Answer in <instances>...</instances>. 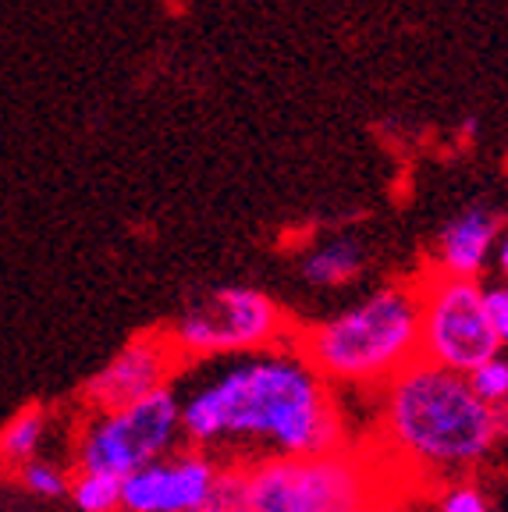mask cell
Segmentation results:
<instances>
[{
  "label": "cell",
  "mask_w": 508,
  "mask_h": 512,
  "mask_svg": "<svg viewBox=\"0 0 508 512\" xmlns=\"http://www.w3.org/2000/svg\"><path fill=\"white\" fill-rule=\"evenodd\" d=\"M182 434V395L167 384L111 409H89L75 438V466L128 477L139 466L175 452Z\"/></svg>",
  "instance_id": "cell-6"
},
{
  "label": "cell",
  "mask_w": 508,
  "mask_h": 512,
  "mask_svg": "<svg viewBox=\"0 0 508 512\" xmlns=\"http://www.w3.org/2000/svg\"><path fill=\"white\" fill-rule=\"evenodd\" d=\"M196 512H249L246 505H242V491H239V470H235V463L224 466V477H221V491H217V498L210 505H203V509Z\"/></svg>",
  "instance_id": "cell-17"
},
{
  "label": "cell",
  "mask_w": 508,
  "mask_h": 512,
  "mask_svg": "<svg viewBox=\"0 0 508 512\" xmlns=\"http://www.w3.org/2000/svg\"><path fill=\"white\" fill-rule=\"evenodd\" d=\"M494 424H498V438L505 441L508 438V399L494 406Z\"/></svg>",
  "instance_id": "cell-20"
},
{
  "label": "cell",
  "mask_w": 508,
  "mask_h": 512,
  "mask_svg": "<svg viewBox=\"0 0 508 512\" xmlns=\"http://www.w3.org/2000/svg\"><path fill=\"white\" fill-rule=\"evenodd\" d=\"M377 438L398 470L427 484H448L484 466L498 445L494 409L469 388L466 374L413 360L381 388Z\"/></svg>",
  "instance_id": "cell-2"
},
{
  "label": "cell",
  "mask_w": 508,
  "mask_h": 512,
  "mask_svg": "<svg viewBox=\"0 0 508 512\" xmlns=\"http://www.w3.org/2000/svg\"><path fill=\"white\" fill-rule=\"evenodd\" d=\"M484 292H487V313H491L494 335H498L501 349L508 352V281L484 288Z\"/></svg>",
  "instance_id": "cell-18"
},
{
  "label": "cell",
  "mask_w": 508,
  "mask_h": 512,
  "mask_svg": "<svg viewBox=\"0 0 508 512\" xmlns=\"http://www.w3.org/2000/svg\"><path fill=\"white\" fill-rule=\"evenodd\" d=\"M469 388L487 402V406H498V402L508 399V352H494L491 360H484L480 367H473L466 374Z\"/></svg>",
  "instance_id": "cell-14"
},
{
  "label": "cell",
  "mask_w": 508,
  "mask_h": 512,
  "mask_svg": "<svg viewBox=\"0 0 508 512\" xmlns=\"http://www.w3.org/2000/svg\"><path fill=\"white\" fill-rule=\"evenodd\" d=\"M366 267V249L352 235H338V239H327L320 246H313L310 253L299 260L302 278L317 288H338L349 285L359 278V271Z\"/></svg>",
  "instance_id": "cell-11"
},
{
  "label": "cell",
  "mask_w": 508,
  "mask_h": 512,
  "mask_svg": "<svg viewBox=\"0 0 508 512\" xmlns=\"http://www.w3.org/2000/svg\"><path fill=\"white\" fill-rule=\"evenodd\" d=\"M189 445L228 452L239 463L260 456H313L349 445L331 384L295 345L246 352L182 395Z\"/></svg>",
  "instance_id": "cell-1"
},
{
  "label": "cell",
  "mask_w": 508,
  "mask_h": 512,
  "mask_svg": "<svg viewBox=\"0 0 508 512\" xmlns=\"http://www.w3.org/2000/svg\"><path fill=\"white\" fill-rule=\"evenodd\" d=\"M477 132H480V121L477 118H466V121H462V128H459V143L469 146L473 139H477Z\"/></svg>",
  "instance_id": "cell-21"
},
{
  "label": "cell",
  "mask_w": 508,
  "mask_h": 512,
  "mask_svg": "<svg viewBox=\"0 0 508 512\" xmlns=\"http://www.w3.org/2000/svg\"><path fill=\"white\" fill-rule=\"evenodd\" d=\"M434 512H494V509L477 480L455 477V480H448V484H441Z\"/></svg>",
  "instance_id": "cell-16"
},
{
  "label": "cell",
  "mask_w": 508,
  "mask_h": 512,
  "mask_svg": "<svg viewBox=\"0 0 508 512\" xmlns=\"http://www.w3.org/2000/svg\"><path fill=\"white\" fill-rule=\"evenodd\" d=\"M18 480H22V488H29L32 495L40 498H61L68 495V488H72V477L61 470V466L47 463V459H29V463L18 470Z\"/></svg>",
  "instance_id": "cell-15"
},
{
  "label": "cell",
  "mask_w": 508,
  "mask_h": 512,
  "mask_svg": "<svg viewBox=\"0 0 508 512\" xmlns=\"http://www.w3.org/2000/svg\"><path fill=\"white\" fill-rule=\"evenodd\" d=\"M72 495L79 512H121V477L107 470H75L72 477Z\"/></svg>",
  "instance_id": "cell-13"
},
{
  "label": "cell",
  "mask_w": 508,
  "mask_h": 512,
  "mask_svg": "<svg viewBox=\"0 0 508 512\" xmlns=\"http://www.w3.org/2000/svg\"><path fill=\"white\" fill-rule=\"evenodd\" d=\"M505 232V221L487 203H469L455 217H448L445 228L434 242V271L459 274V278H480L484 267L494 260V249Z\"/></svg>",
  "instance_id": "cell-10"
},
{
  "label": "cell",
  "mask_w": 508,
  "mask_h": 512,
  "mask_svg": "<svg viewBox=\"0 0 508 512\" xmlns=\"http://www.w3.org/2000/svg\"><path fill=\"white\" fill-rule=\"evenodd\" d=\"M185 363L189 360L178 352V345L171 342V335L164 328L135 335L82 384V406L111 409L121 406V402L139 399V395L157 392V388H167Z\"/></svg>",
  "instance_id": "cell-9"
},
{
  "label": "cell",
  "mask_w": 508,
  "mask_h": 512,
  "mask_svg": "<svg viewBox=\"0 0 508 512\" xmlns=\"http://www.w3.org/2000/svg\"><path fill=\"white\" fill-rule=\"evenodd\" d=\"M43 438H47V409L25 406L0 427V470L18 473L29 459L40 456Z\"/></svg>",
  "instance_id": "cell-12"
},
{
  "label": "cell",
  "mask_w": 508,
  "mask_h": 512,
  "mask_svg": "<svg viewBox=\"0 0 508 512\" xmlns=\"http://www.w3.org/2000/svg\"><path fill=\"white\" fill-rule=\"evenodd\" d=\"M164 331L189 363L278 349L285 338L295 335L285 310L267 292L249 285H221L199 292Z\"/></svg>",
  "instance_id": "cell-5"
},
{
  "label": "cell",
  "mask_w": 508,
  "mask_h": 512,
  "mask_svg": "<svg viewBox=\"0 0 508 512\" xmlns=\"http://www.w3.org/2000/svg\"><path fill=\"white\" fill-rule=\"evenodd\" d=\"M221 477L214 452L185 441V448L121 477V512H196L217 498Z\"/></svg>",
  "instance_id": "cell-8"
},
{
  "label": "cell",
  "mask_w": 508,
  "mask_h": 512,
  "mask_svg": "<svg viewBox=\"0 0 508 512\" xmlns=\"http://www.w3.org/2000/svg\"><path fill=\"white\" fill-rule=\"evenodd\" d=\"M420 356L455 374H469L494 352H501L494 335L487 292L480 278H459L430 267L420 281Z\"/></svg>",
  "instance_id": "cell-7"
},
{
  "label": "cell",
  "mask_w": 508,
  "mask_h": 512,
  "mask_svg": "<svg viewBox=\"0 0 508 512\" xmlns=\"http://www.w3.org/2000/svg\"><path fill=\"white\" fill-rule=\"evenodd\" d=\"M292 345L331 388L381 392L398 370L420 360L416 281L381 285L356 306L299 328Z\"/></svg>",
  "instance_id": "cell-3"
},
{
  "label": "cell",
  "mask_w": 508,
  "mask_h": 512,
  "mask_svg": "<svg viewBox=\"0 0 508 512\" xmlns=\"http://www.w3.org/2000/svg\"><path fill=\"white\" fill-rule=\"evenodd\" d=\"M235 470L249 512H374L391 498L381 463L349 445L313 456H260Z\"/></svg>",
  "instance_id": "cell-4"
},
{
  "label": "cell",
  "mask_w": 508,
  "mask_h": 512,
  "mask_svg": "<svg viewBox=\"0 0 508 512\" xmlns=\"http://www.w3.org/2000/svg\"><path fill=\"white\" fill-rule=\"evenodd\" d=\"M374 512H402V509H398V505L395 502H391V498H384V502L381 505H377V509Z\"/></svg>",
  "instance_id": "cell-22"
},
{
  "label": "cell",
  "mask_w": 508,
  "mask_h": 512,
  "mask_svg": "<svg viewBox=\"0 0 508 512\" xmlns=\"http://www.w3.org/2000/svg\"><path fill=\"white\" fill-rule=\"evenodd\" d=\"M494 264H498L501 278L508 281V228H505V232H501V239H498V249H494Z\"/></svg>",
  "instance_id": "cell-19"
}]
</instances>
